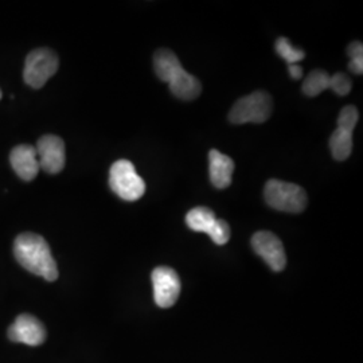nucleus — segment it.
I'll list each match as a JSON object with an SVG mask.
<instances>
[{
    "label": "nucleus",
    "instance_id": "1",
    "mask_svg": "<svg viewBox=\"0 0 363 363\" xmlns=\"http://www.w3.org/2000/svg\"><path fill=\"white\" fill-rule=\"evenodd\" d=\"M16 261L30 273L43 277L48 281L58 279L57 262L46 240L35 233H22L13 242Z\"/></svg>",
    "mask_w": 363,
    "mask_h": 363
},
{
    "label": "nucleus",
    "instance_id": "2",
    "mask_svg": "<svg viewBox=\"0 0 363 363\" xmlns=\"http://www.w3.org/2000/svg\"><path fill=\"white\" fill-rule=\"evenodd\" d=\"M156 76L167 82L171 93L184 101H191L199 97L202 85L198 78L187 73L182 66L175 52L169 49H159L154 55Z\"/></svg>",
    "mask_w": 363,
    "mask_h": 363
},
{
    "label": "nucleus",
    "instance_id": "3",
    "mask_svg": "<svg viewBox=\"0 0 363 363\" xmlns=\"http://www.w3.org/2000/svg\"><path fill=\"white\" fill-rule=\"evenodd\" d=\"M265 202L279 211L298 214L307 208V193L295 183L271 179L264 189Z\"/></svg>",
    "mask_w": 363,
    "mask_h": 363
},
{
    "label": "nucleus",
    "instance_id": "4",
    "mask_svg": "<svg viewBox=\"0 0 363 363\" xmlns=\"http://www.w3.org/2000/svg\"><path fill=\"white\" fill-rule=\"evenodd\" d=\"M109 186L121 199L135 202L145 193V182L136 172L133 163L121 159L112 164L109 169Z\"/></svg>",
    "mask_w": 363,
    "mask_h": 363
},
{
    "label": "nucleus",
    "instance_id": "5",
    "mask_svg": "<svg viewBox=\"0 0 363 363\" xmlns=\"http://www.w3.org/2000/svg\"><path fill=\"white\" fill-rule=\"evenodd\" d=\"M272 109L273 100L269 93L253 91L233 105L229 112V120L233 124H261L271 117Z\"/></svg>",
    "mask_w": 363,
    "mask_h": 363
},
{
    "label": "nucleus",
    "instance_id": "6",
    "mask_svg": "<svg viewBox=\"0 0 363 363\" xmlns=\"http://www.w3.org/2000/svg\"><path fill=\"white\" fill-rule=\"evenodd\" d=\"M58 66L60 60L55 52L46 48L35 49L27 55L23 70L25 82L34 89H40L57 73Z\"/></svg>",
    "mask_w": 363,
    "mask_h": 363
},
{
    "label": "nucleus",
    "instance_id": "7",
    "mask_svg": "<svg viewBox=\"0 0 363 363\" xmlns=\"http://www.w3.org/2000/svg\"><path fill=\"white\" fill-rule=\"evenodd\" d=\"M186 223L193 232L208 234L216 245H225L230 240L229 223L218 220L211 208H191L186 216Z\"/></svg>",
    "mask_w": 363,
    "mask_h": 363
},
{
    "label": "nucleus",
    "instance_id": "8",
    "mask_svg": "<svg viewBox=\"0 0 363 363\" xmlns=\"http://www.w3.org/2000/svg\"><path fill=\"white\" fill-rule=\"evenodd\" d=\"M359 113L354 105H347L337 117V128L330 138V150L335 160H346L352 151V132L358 123Z\"/></svg>",
    "mask_w": 363,
    "mask_h": 363
},
{
    "label": "nucleus",
    "instance_id": "9",
    "mask_svg": "<svg viewBox=\"0 0 363 363\" xmlns=\"http://www.w3.org/2000/svg\"><path fill=\"white\" fill-rule=\"evenodd\" d=\"M154 286V298L160 308L172 307L181 295V279L178 273L169 267H157L151 274Z\"/></svg>",
    "mask_w": 363,
    "mask_h": 363
},
{
    "label": "nucleus",
    "instance_id": "10",
    "mask_svg": "<svg viewBox=\"0 0 363 363\" xmlns=\"http://www.w3.org/2000/svg\"><path fill=\"white\" fill-rule=\"evenodd\" d=\"M39 169L48 174L61 172L66 163L65 143L61 138L55 135H45L37 143Z\"/></svg>",
    "mask_w": 363,
    "mask_h": 363
},
{
    "label": "nucleus",
    "instance_id": "11",
    "mask_svg": "<svg viewBox=\"0 0 363 363\" xmlns=\"http://www.w3.org/2000/svg\"><path fill=\"white\" fill-rule=\"evenodd\" d=\"M252 247L272 271H284L286 265V250L277 235L271 232H257L252 237Z\"/></svg>",
    "mask_w": 363,
    "mask_h": 363
},
{
    "label": "nucleus",
    "instance_id": "12",
    "mask_svg": "<svg viewBox=\"0 0 363 363\" xmlns=\"http://www.w3.org/2000/svg\"><path fill=\"white\" fill-rule=\"evenodd\" d=\"M9 337L27 346H39L46 339V328L33 315L23 313L19 315L13 325L9 328Z\"/></svg>",
    "mask_w": 363,
    "mask_h": 363
},
{
    "label": "nucleus",
    "instance_id": "13",
    "mask_svg": "<svg viewBox=\"0 0 363 363\" xmlns=\"http://www.w3.org/2000/svg\"><path fill=\"white\" fill-rule=\"evenodd\" d=\"M10 163L16 175L23 179L30 182L37 178L39 172L38 155L37 150L33 145L22 144L16 145L10 154Z\"/></svg>",
    "mask_w": 363,
    "mask_h": 363
},
{
    "label": "nucleus",
    "instance_id": "14",
    "mask_svg": "<svg viewBox=\"0 0 363 363\" xmlns=\"http://www.w3.org/2000/svg\"><path fill=\"white\" fill-rule=\"evenodd\" d=\"M234 162L232 157L223 155L218 150L208 152V172L210 181L216 189L223 190L232 184Z\"/></svg>",
    "mask_w": 363,
    "mask_h": 363
},
{
    "label": "nucleus",
    "instance_id": "15",
    "mask_svg": "<svg viewBox=\"0 0 363 363\" xmlns=\"http://www.w3.org/2000/svg\"><path fill=\"white\" fill-rule=\"evenodd\" d=\"M330 79L331 76L325 70H320V69L313 70L304 79L301 91L308 97L319 96L322 91L330 88Z\"/></svg>",
    "mask_w": 363,
    "mask_h": 363
},
{
    "label": "nucleus",
    "instance_id": "16",
    "mask_svg": "<svg viewBox=\"0 0 363 363\" xmlns=\"http://www.w3.org/2000/svg\"><path fill=\"white\" fill-rule=\"evenodd\" d=\"M276 52L288 65H295L306 57V52L294 48L286 37H281L276 40Z\"/></svg>",
    "mask_w": 363,
    "mask_h": 363
},
{
    "label": "nucleus",
    "instance_id": "17",
    "mask_svg": "<svg viewBox=\"0 0 363 363\" xmlns=\"http://www.w3.org/2000/svg\"><path fill=\"white\" fill-rule=\"evenodd\" d=\"M351 86H352L351 79L346 74L337 73V74L331 76L330 89H333L337 96H347L350 93Z\"/></svg>",
    "mask_w": 363,
    "mask_h": 363
},
{
    "label": "nucleus",
    "instance_id": "18",
    "mask_svg": "<svg viewBox=\"0 0 363 363\" xmlns=\"http://www.w3.org/2000/svg\"><path fill=\"white\" fill-rule=\"evenodd\" d=\"M347 54H349L351 61H363L362 42H352L347 48Z\"/></svg>",
    "mask_w": 363,
    "mask_h": 363
},
{
    "label": "nucleus",
    "instance_id": "19",
    "mask_svg": "<svg viewBox=\"0 0 363 363\" xmlns=\"http://www.w3.org/2000/svg\"><path fill=\"white\" fill-rule=\"evenodd\" d=\"M288 72H289V76L294 78V79H300L303 77V70L301 67L295 64V65H288Z\"/></svg>",
    "mask_w": 363,
    "mask_h": 363
},
{
    "label": "nucleus",
    "instance_id": "20",
    "mask_svg": "<svg viewBox=\"0 0 363 363\" xmlns=\"http://www.w3.org/2000/svg\"><path fill=\"white\" fill-rule=\"evenodd\" d=\"M1 96H3V93H1V89H0V99H1Z\"/></svg>",
    "mask_w": 363,
    "mask_h": 363
}]
</instances>
